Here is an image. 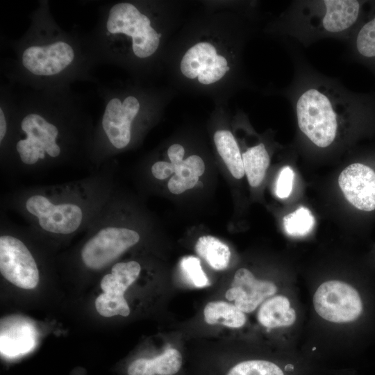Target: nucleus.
I'll list each match as a JSON object with an SVG mask.
<instances>
[{
    "label": "nucleus",
    "mask_w": 375,
    "mask_h": 375,
    "mask_svg": "<svg viewBox=\"0 0 375 375\" xmlns=\"http://www.w3.org/2000/svg\"><path fill=\"white\" fill-rule=\"evenodd\" d=\"M108 165L76 181L15 190L3 204L38 238H69L88 230L115 192Z\"/></svg>",
    "instance_id": "f03ea898"
},
{
    "label": "nucleus",
    "mask_w": 375,
    "mask_h": 375,
    "mask_svg": "<svg viewBox=\"0 0 375 375\" xmlns=\"http://www.w3.org/2000/svg\"><path fill=\"white\" fill-rule=\"evenodd\" d=\"M11 126V113L2 104L0 108V146L6 142Z\"/></svg>",
    "instance_id": "a878e982"
},
{
    "label": "nucleus",
    "mask_w": 375,
    "mask_h": 375,
    "mask_svg": "<svg viewBox=\"0 0 375 375\" xmlns=\"http://www.w3.org/2000/svg\"><path fill=\"white\" fill-rule=\"evenodd\" d=\"M339 186L347 200L363 211L375 210V172L362 163L346 167L338 178Z\"/></svg>",
    "instance_id": "9b49d317"
},
{
    "label": "nucleus",
    "mask_w": 375,
    "mask_h": 375,
    "mask_svg": "<svg viewBox=\"0 0 375 375\" xmlns=\"http://www.w3.org/2000/svg\"><path fill=\"white\" fill-rule=\"evenodd\" d=\"M0 272L3 277L24 289H33L40 281V270L35 257L26 238L27 228L1 217Z\"/></svg>",
    "instance_id": "0eeeda50"
},
{
    "label": "nucleus",
    "mask_w": 375,
    "mask_h": 375,
    "mask_svg": "<svg viewBox=\"0 0 375 375\" xmlns=\"http://www.w3.org/2000/svg\"><path fill=\"white\" fill-rule=\"evenodd\" d=\"M195 251L215 269H224L228 265L231 257L229 248L215 237H200L195 244Z\"/></svg>",
    "instance_id": "6ab92c4d"
},
{
    "label": "nucleus",
    "mask_w": 375,
    "mask_h": 375,
    "mask_svg": "<svg viewBox=\"0 0 375 375\" xmlns=\"http://www.w3.org/2000/svg\"><path fill=\"white\" fill-rule=\"evenodd\" d=\"M204 319L209 324H221L229 328H238L246 322V316L233 304L225 301L208 303L203 310Z\"/></svg>",
    "instance_id": "a211bd4d"
},
{
    "label": "nucleus",
    "mask_w": 375,
    "mask_h": 375,
    "mask_svg": "<svg viewBox=\"0 0 375 375\" xmlns=\"http://www.w3.org/2000/svg\"><path fill=\"white\" fill-rule=\"evenodd\" d=\"M124 206L114 192L99 215L86 231L79 249V260L88 269H102L141 240L140 231L127 222Z\"/></svg>",
    "instance_id": "39448f33"
},
{
    "label": "nucleus",
    "mask_w": 375,
    "mask_h": 375,
    "mask_svg": "<svg viewBox=\"0 0 375 375\" xmlns=\"http://www.w3.org/2000/svg\"><path fill=\"white\" fill-rule=\"evenodd\" d=\"M313 305L323 319L335 323H347L358 318L362 303L358 292L340 281L323 283L316 290Z\"/></svg>",
    "instance_id": "1a4fd4ad"
},
{
    "label": "nucleus",
    "mask_w": 375,
    "mask_h": 375,
    "mask_svg": "<svg viewBox=\"0 0 375 375\" xmlns=\"http://www.w3.org/2000/svg\"><path fill=\"white\" fill-rule=\"evenodd\" d=\"M181 268L184 276L194 286L203 288L210 284L199 258L191 256L183 258Z\"/></svg>",
    "instance_id": "5701e85b"
},
{
    "label": "nucleus",
    "mask_w": 375,
    "mask_h": 375,
    "mask_svg": "<svg viewBox=\"0 0 375 375\" xmlns=\"http://www.w3.org/2000/svg\"><path fill=\"white\" fill-rule=\"evenodd\" d=\"M181 353L176 349L168 348L152 358H138L128 367V375H174L181 369Z\"/></svg>",
    "instance_id": "ddd939ff"
},
{
    "label": "nucleus",
    "mask_w": 375,
    "mask_h": 375,
    "mask_svg": "<svg viewBox=\"0 0 375 375\" xmlns=\"http://www.w3.org/2000/svg\"><path fill=\"white\" fill-rule=\"evenodd\" d=\"M174 175L168 181L169 190L176 194L192 188L205 170V165L201 157L192 155L179 164L174 165Z\"/></svg>",
    "instance_id": "2eb2a0df"
},
{
    "label": "nucleus",
    "mask_w": 375,
    "mask_h": 375,
    "mask_svg": "<svg viewBox=\"0 0 375 375\" xmlns=\"http://www.w3.org/2000/svg\"><path fill=\"white\" fill-rule=\"evenodd\" d=\"M216 62L219 67H225L228 66V62L224 57L217 55L215 58Z\"/></svg>",
    "instance_id": "cd10ccee"
},
{
    "label": "nucleus",
    "mask_w": 375,
    "mask_h": 375,
    "mask_svg": "<svg viewBox=\"0 0 375 375\" xmlns=\"http://www.w3.org/2000/svg\"><path fill=\"white\" fill-rule=\"evenodd\" d=\"M94 128L66 109L33 106L11 114L8 136L1 147L7 174H31L83 160L87 165Z\"/></svg>",
    "instance_id": "f257e3e1"
},
{
    "label": "nucleus",
    "mask_w": 375,
    "mask_h": 375,
    "mask_svg": "<svg viewBox=\"0 0 375 375\" xmlns=\"http://www.w3.org/2000/svg\"><path fill=\"white\" fill-rule=\"evenodd\" d=\"M258 320L269 328L288 326L295 322L296 312L290 307L287 297L277 295L266 300L261 305L258 312Z\"/></svg>",
    "instance_id": "4468645a"
},
{
    "label": "nucleus",
    "mask_w": 375,
    "mask_h": 375,
    "mask_svg": "<svg viewBox=\"0 0 375 375\" xmlns=\"http://www.w3.org/2000/svg\"><path fill=\"white\" fill-rule=\"evenodd\" d=\"M244 174L251 187H258L262 183L270 158L262 142L249 148L242 155Z\"/></svg>",
    "instance_id": "f3484780"
},
{
    "label": "nucleus",
    "mask_w": 375,
    "mask_h": 375,
    "mask_svg": "<svg viewBox=\"0 0 375 375\" xmlns=\"http://www.w3.org/2000/svg\"><path fill=\"white\" fill-rule=\"evenodd\" d=\"M81 60L78 44L69 36L35 38L18 54L19 69L36 81H54L75 69Z\"/></svg>",
    "instance_id": "423d86ee"
},
{
    "label": "nucleus",
    "mask_w": 375,
    "mask_h": 375,
    "mask_svg": "<svg viewBox=\"0 0 375 375\" xmlns=\"http://www.w3.org/2000/svg\"><path fill=\"white\" fill-rule=\"evenodd\" d=\"M174 172V165L167 161H157L151 167V175L158 180H165Z\"/></svg>",
    "instance_id": "393cba45"
},
{
    "label": "nucleus",
    "mask_w": 375,
    "mask_h": 375,
    "mask_svg": "<svg viewBox=\"0 0 375 375\" xmlns=\"http://www.w3.org/2000/svg\"><path fill=\"white\" fill-rule=\"evenodd\" d=\"M277 288L269 281L258 280L245 268L239 269L235 274L231 288L226 297L235 301V306L244 312H251L266 299L276 293Z\"/></svg>",
    "instance_id": "f8f14e48"
},
{
    "label": "nucleus",
    "mask_w": 375,
    "mask_h": 375,
    "mask_svg": "<svg viewBox=\"0 0 375 375\" xmlns=\"http://www.w3.org/2000/svg\"><path fill=\"white\" fill-rule=\"evenodd\" d=\"M185 149L183 146L178 144H174L170 146L167 150V155L170 162L174 165L179 164L183 160Z\"/></svg>",
    "instance_id": "bb28decb"
},
{
    "label": "nucleus",
    "mask_w": 375,
    "mask_h": 375,
    "mask_svg": "<svg viewBox=\"0 0 375 375\" xmlns=\"http://www.w3.org/2000/svg\"><path fill=\"white\" fill-rule=\"evenodd\" d=\"M347 42L350 55L365 60L375 59V14L358 28H356Z\"/></svg>",
    "instance_id": "aec40b11"
},
{
    "label": "nucleus",
    "mask_w": 375,
    "mask_h": 375,
    "mask_svg": "<svg viewBox=\"0 0 375 375\" xmlns=\"http://www.w3.org/2000/svg\"><path fill=\"white\" fill-rule=\"evenodd\" d=\"M140 272L141 265L135 260L117 262L112 266L110 272L101 281L103 293L95 301L96 309L101 315L126 317L129 315L130 308L124 294L136 281Z\"/></svg>",
    "instance_id": "9d476101"
},
{
    "label": "nucleus",
    "mask_w": 375,
    "mask_h": 375,
    "mask_svg": "<svg viewBox=\"0 0 375 375\" xmlns=\"http://www.w3.org/2000/svg\"><path fill=\"white\" fill-rule=\"evenodd\" d=\"M226 375H285L283 369L273 362L249 360L233 366Z\"/></svg>",
    "instance_id": "4be33fe9"
},
{
    "label": "nucleus",
    "mask_w": 375,
    "mask_h": 375,
    "mask_svg": "<svg viewBox=\"0 0 375 375\" xmlns=\"http://www.w3.org/2000/svg\"><path fill=\"white\" fill-rule=\"evenodd\" d=\"M214 141L219 156L228 169L237 179L244 175L242 157L238 143L229 131H217L214 135Z\"/></svg>",
    "instance_id": "dca6fc26"
},
{
    "label": "nucleus",
    "mask_w": 375,
    "mask_h": 375,
    "mask_svg": "<svg viewBox=\"0 0 375 375\" xmlns=\"http://www.w3.org/2000/svg\"><path fill=\"white\" fill-rule=\"evenodd\" d=\"M294 173L288 165L283 167L277 178L276 184V194L278 198L285 199L292 192Z\"/></svg>",
    "instance_id": "b1692460"
},
{
    "label": "nucleus",
    "mask_w": 375,
    "mask_h": 375,
    "mask_svg": "<svg viewBox=\"0 0 375 375\" xmlns=\"http://www.w3.org/2000/svg\"><path fill=\"white\" fill-rule=\"evenodd\" d=\"M285 232L292 236H303L309 233L315 226V218L306 207L301 206L286 215L283 219Z\"/></svg>",
    "instance_id": "412c9836"
},
{
    "label": "nucleus",
    "mask_w": 375,
    "mask_h": 375,
    "mask_svg": "<svg viewBox=\"0 0 375 375\" xmlns=\"http://www.w3.org/2000/svg\"><path fill=\"white\" fill-rule=\"evenodd\" d=\"M287 49L294 74L283 94L299 132L315 147L327 149L335 144L342 128L357 121L369 108L340 80L312 67L292 44L287 42Z\"/></svg>",
    "instance_id": "7ed1b4c3"
},
{
    "label": "nucleus",
    "mask_w": 375,
    "mask_h": 375,
    "mask_svg": "<svg viewBox=\"0 0 375 375\" xmlns=\"http://www.w3.org/2000/svg\"><path fill=\"white\" fill-rule=\"evenodd\" d=\"M357 0H296L281 15L278 31L305 47L331 38L347 42L360 18Z\"/></svg>",
    "instance_id": "20e7f679"
},
{
    "label": "nucleus",
    "mask_w": 375,
    "mask_h": 375,
    "mask_svg": "<svg viewBox=\"0 0 375 375\" xmlns=\"http://www.w3.org/2000/svg\"><path fill=\"white\" fill-rule=\"evenodd\" d=\"M106 38L124 35L131 38L134 54L140 58L153 55L159 43V33L151 26L150 19L131 3L120 2L112 6L103 22Z\"/></svg>",
    "instance_id": "6e6552de"
}]
</instances>
